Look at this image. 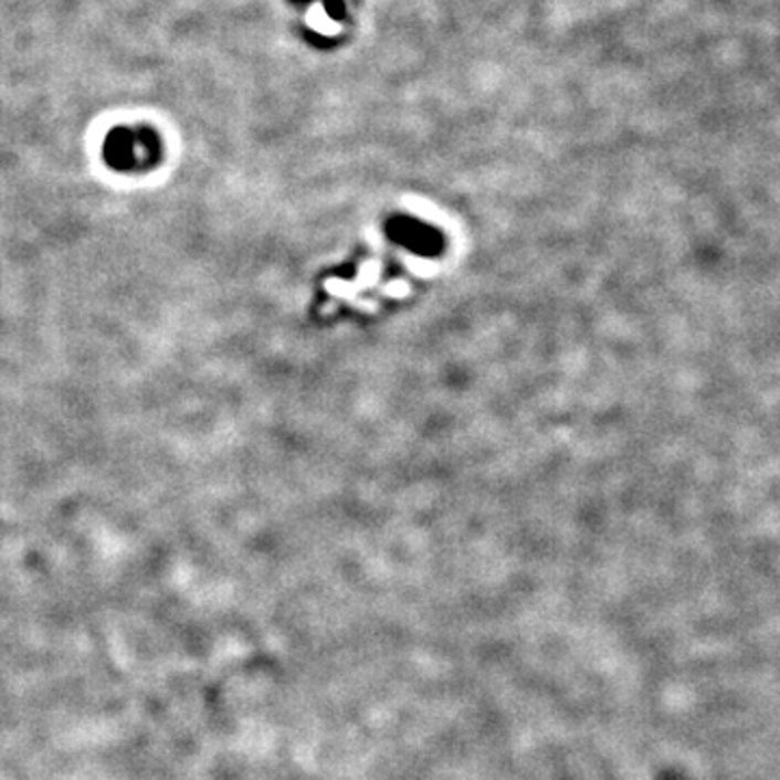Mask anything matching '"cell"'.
<instances>
[{"mask_svg":"<svg viewBox=\"0 0 780 780\" xmlns=\"http://www.w3.org/2000/svg\"><path fill=\"white\" fill-rule=\"evenodd\" d=\"M103 157L115 171L141 173L159 166L161 139L150 126H117L105 139Z\"/></svg>","mask_w":780,"mask_h":780,"instance_id":"cell-1","label":"cell"},{"mask_svg":"<svg viewBox=\"0 0 780 780\" xmlns=\"http://www.w3.org/2000/svg\"><path fill=\"white\" fill-rule=\"evenodd\" d=\"M295 2H313V0H295Z\"/></svg>","mask_w":780,"mask_h":780,"instance_id":"cell-3","label":"cell"},{"mask_svg":"<svg viewBox=\"0 0 780 780\" xmlns=\"http://www.w3.org/2000/svg\"><path fill=\"white\" fill-rule=\"evenodd\" d=\"M324 7H326V13L333 20H342L345 18V2L342 0H324Z\"/></svg>","mask_w":780,"mask_h":780,"instance_id":"cell-2","label":"cell"}]
</instances>
